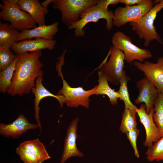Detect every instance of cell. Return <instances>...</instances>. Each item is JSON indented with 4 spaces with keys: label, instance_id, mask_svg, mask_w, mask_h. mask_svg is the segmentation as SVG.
<instances>
[{
    "label": "cell",
    "instance_id": "6da1fadb",
    "mask_svg": "<svg viewBox=\"0 0 163 163\" xmlns=\"http://www.w3.org/2000/svg\"><path fill=\"white\" fill-rule=\"evenodd\" d=\"M42 55V50L17 55L15 69L7 91L9 94L21 96L30 93L37 78L43 75V64L39 59Z\"/></svg>",
    "mask_w": 163,
    "mask_h": 163
},
{
    "label": "cell",
    "instance_id": "7a4b0ae2",
    "mask_svg": "<svg viewBox=\"0 0 163 163\" xmlns=\"http://www.w3.org/2000/svg\"><path fill=\"white\" fill-rule=\"evenodd\" d=\"M67 50L65 49L59 61L56 63V68L58 75L62 81V88L57 93V95H61L64 97V104L68 107L76 108L81 106L86 108L89 107L91 100L90 97L94 94L97 86L88 90H85L82 87H71L64 79L62 72V66L64 65V57Z\"/></svg>",
    "mask_w": 163,
    "mask_h": 163
},
{
    "label": "cell",
    "instance_id": "3957f363",
    "mask_svg": "<svg viewBox=\"0 0 163 163\" xmlns=\"http://www.w3.org/2000/svg\"><path fill=\"white\" fill-rule=\"evenodd\" d=\"M19 1L2 0L3 4H0V18L9 22L12 27L21 32L36 27V24L30 15L19 8L18 5Z\"/></svg>",
    "mask_w": 163,
    "mask_h": 163
},
{
    "label": "cell",
    "instance_id": "277c9868",
    "mask_svg": "<svg viewBox=\"0 0 163 163\" xmlns=\"http://www.w3.org/2000/svg\"><path fill=\"white\" fill-rule=\"evenodd\" d=\"M163 8V0H159L145 15L138 21L129 23L132 30L141 39L144 40V45L148 46L151 42L156 40L162 43L156 30L154 23L157 13Z\"/></svg>",
    "mask_w": 163,
    "mask_h": 163
},
{
    "label": "cell",
    "instance_id": "5b68a950",
    "mask_svg": "<svg viewBox=\"0 0 163 163\" xmlns=\"http://www.w3.org/2000/svg\"><path fill=\"white\" fill-rule=\"evenodd\" d=\"M113 17L114 12L112 10L96 5L90 6L83 11L81 14L80 19L68 28L69 30L74 29L75 37H83L85 33L84 30L85 26L91 22H97L100 19H104L106 20V28L108 30H110L113 26Z\"/></svg>",
    "mask_w": 163,
    "mask_h": 163
},
{
    "label": "cell",
    "instance_id": "8992f818",
    "mask_svg": "<svg viewBox=\"0 0 163 163\" xmlns=\"http://www.w3.org/2000/svg\"><path fill=\"white\" fill-rule=\"evenodd\" d=\"M98 0H54L53 7L61 13V21L69 27L80 19L82 11L97 3Z\"/></svg>",
    "mask_w": 163,
    "mask_h": 163
},
{
    "label": "cell",
    "instance_id": "52a82bcc",
    "mask_svg": "<svg viewBox=\"0 0 163 163\" xmlns=\"http://www.w3.org/2000/svg\"><path fill=\"white\" fill-rule=\"evenodd\" d=\"M112 43L113 46L123 53L125 60L129 63L135 60L142 62L145 59L152 56L149 50L136 46L132 43L130 37L121 31H117L113 34Z\"/></svg>",
    "mask_w": 163,
    "mask_h": 163
},
{
    "label": "cell",
    "instance_id": "ba28073f",
    "mask_svg": "<svg viewBox=\"0 0 163 163\" xmlns=\"http://www.w3.org/2000/svg\"><path fill=\"white\" fill-rule=\"evenodd\" d=\"M110 56L107 62H102L99 67V71L107 78L111 84L118 86L124 72L125 56L123 53L113 46L110 49Z\"/></svg>",
    "mask_w": 163,
    "mask_h": 163
},
{
    "label": "cell",
    "instance_id": "9c48e42d",
    "mask_svg": "<svg viewBox=\"0 0 163 163\" xmlns=\"http://www.w3.org/2000/svg\"><path fill=\"white\" fill-rule=\"evenodd\" d=\"M16 152L24 163H42L51 158L44 144L38 138L21 143Z\"/></svg>",
    "mask_w": 163,
    "mask_h": 163
},
{
    "label": "cell",
    "instance_id": "30bf717a",
    "mask_svg": "<svg viewBox=\"0 0 163 163\" xmlns=\"http://www.w3.org/2000/svg\"><path fill=\"white\" fill-rule=\"evenodd\" d=\"M153 1L140 5L119 7L114 12L113 25L120 27L128 22H136L147 14L153 7Z\"/></svg>",
    "mask_w": 163,
    "mask_h": 163
},
{
    "label": "cell",
    "instance_id": "8fae6325",
    "mask_svg": "<svg viewBox=\"0 0 163 163\" xmlns=\"http://www.w3.org/2000/svg\"><path fill=\"white\" fill-rule=\"evenodd\" d=\"M146 108L145 105L142 104L136 110L140 121L144 126L146 131V138L144 142V146L149 147L162 136L153 120V115L155 111L154 107L151 109L148 114L146 112Z\"/></svg>",
    "mask_w": 163,
    "mask_h": 163
},
{
    "label": "cell",
    "instance_id": "7c38bea8",
    "mask_svg": "<svg viewBox=\"0 0 163 163\" xmlns=\"http://www.w3.org/2000/svg\"><path fill=\"white\" fill-rule=\"evenodd\" d=\"M133 63L137 69L144 73L160 93H163V60L160 57L156 63L146 61L143 63L135 61Z\"/></svg>",
    "mask_w": 163,
    "mask_h": 163
},
{
    "label": "cell",
    "instance_id": "4fadbf2b",
    "mask_svg": "<svg viewBox=\"0 0 163 163\" xmlns=\"http://www.w3.org/2000/svg\"><path fill=\"white\" fill-rule=\"evenodd\" d=\"M38 128L37 124L30 123L23 114H21L12 123L8 124L0 123V134L5 137H11L16 139L28 130Z\"/></svg>",
    "mask_w": 163,
    "mask_h": 163
},
{
    "label": "cell",
    "instance_id": "5bb4252c",
    "mask_svg": "<svg viewBox=\"0 0 163 163\" xmlns=\"http://www.w3.org/2000/svg\"><path fill=\"white\" fill-rule=\"evenodd\" d=\"M79 120L78 118L73 119L67 129L60 163H65L69 158L72 157H82L83 156V153L78 149L76 144Z\"/></svg>",
    "mask_w": 163,
    "mask_h": 163
},
{
    "label": "cell",
    "instance_id": "9a60e30c",
    "mask_svg": "<svg viewBox=\"0 0 163 163\" xmlns=\"http://www.w3.org/2000/svg\"><path fill=\"white\" fill-rule=\"evenodd\" d=\"M136 86L139 94L135 102L137 104L145 103L146 111L148 114L154 107V102L160 92L145 77L137 82Z\"/></svg>",
    "mask_w": 163,
    "mask_h": 163
},
{
    "label": "cell",
    "instance_id": "2e32d148",
    "mask_svg": "<svg viewBox=\"0 0 163 163\" xmlns=\"http://www.w3.org/2000/svg\"><path fill=\"white\" fill-rule=\"evenodd\" d=\"M56 43V40L53 39L48 40L37 38L34 40L25 39L17 42L11 48L18 55L45 49L52 50L55 48Z\"/></svg>",
    "mask_w": 163,
    "mask_h": 163
},
{
    "label": "cell",
    "instance_id": "e0dca14e",
    "mask_svg": "<svg viewBox=\"0 0 163 163\" xmlns=\"http://www.w3.org/2000/svg\"><path fill=\"white\" fill-rule=\"evenodd\" d=\"M43 76L38 77L35 82V85L32 89L31 91L34 94V109L35 112V118L39 126L40 130V134L41 132V124L40 120L39 113L40 108L39 104L41 100L46 97H48L55 98L58 101L61 108L64 104V97L61 95H55L47 90L43 85L42 82Z\"/></svg>",
    "mask_w": 163,
    "mask_h": 163
},
{
    "label": "cell",
    "instance_id": "ac0fdd59",
    "mask_svg": "<svg viewBox=\"0 0 163 163\" xmlns=\"http://www.w3.org/2000/svg\"><path fill=\"white\" fill-rule=\"evenodd\" d=\"M59 25V22L56 21L50 25H39L32 29L22 31L19 34L17 42L33 38L53 39L58 31Z\"/></svg>",
    "mask_w": 163,
    "mask_h": 163
},
{
    "label": "cell",
    "instance_id": "d6986e66",
    "mask_svg": "<svg viewBox=\"0 0 163 163\" xmlns=\"http://www.w3.org/2000/svg\"><path fill=\"white\" fill-rule=\"evenodd\" d=\"M18 5L19 8L28 13L39 26L46 25L45 15L48 12L38 0H19Z\"/></svg>",
    "mask_w": 163,
    "mask_h": 163
},
{
    "label": "cell",
    "instance_id": "ffe728a7",
    "mask_svg": "<svg viewBox=\"0 0 163 163\" xmlns=\"http://www.w3.org/2000/svg\"><path fill=\"white\" fill-rule=\"evenodd\" d=\"M20 32L8 23H0V47L11 48L17 42Z\"/></svg>",
    "mask_w": 163,
    "mask_h": 163
},
{
    "label": "cell",
    "instance_id": "44dd1931",
    "mask_svg": "<svg viewBox=\"0 0 163 163\" xmlns=\"http://www.w3.org/2000/svg\"><path fill=\"white\" fill-rule=\"evenodd\" d=\"M98 75V84L97 85L94 94L106 95L108 97L111 104L113 105L117 104L119 97V94L117 91H115L110 87L108 83V79L104 74L99 71Z\"/></svg>",
    "mask_w": 163,
    "mask_h": 163
},
{
    "label": "cell",
    "instance_id": "7402d4cb",
    "mask_svg": "<svg viewBox=\"0 0 163 163\" xmlns=\"http://www.w3.org/2000/svg\"><path fill=\"white\" fill-rule=\"evenodd\" d=\"M136 109L125 108L119 128L120 130L122 133H126L130 130L136 127L137 124L136 116L137 113Z\"/></svg>",
    "mask_w": 163,
    "mask_h": 163
},
{
    "label": "cell",
    "instance_id": "603a6c76",
    "mask_svg": "<svg viewBox=\"0 0 163 163\" xmlns=\"http://www.w3.org/2000/svg\"><path fill=\"white\" fill-rule=\"evenodd\" d=\"M130 79L125 71L120 80V87L117 92L119 95V99L123 101L124 103L125 108L136 109L137 108L130 100L128 89L127 83Z\"/></svg>",
    "mask_w": 163,
    "mask_h": 163
},
{
    "label": "cell",
    "instance_id": "cb8c5ba5",
    "mask_svg": "<svg viewBox=\"0 0 163 163\" xmlns=\"http://www.w3.org/2000/svg\"><path fill=\"white\" fill-rule=\"evenodd\" d=\"M17 60L16 57L13 62L5 69L0 72V91L5 94L7 92L11 84Z\"/></svg>",
    "mask_w": 163,
    "mask_h": 163
},
{
    "label": "cell",
    "instance_id": "d4e9b609",
    "mask_svg": "<svg viewBox=\"0 0 163 163\" xmlns=\"http://www.w3.org/2000/svg\"><path fill=\"white\" fill-rule=\"evenodd\" d=\"M153 120L163 136V93H160L154 104Z\"/></svg>",
    "mask_w": 163,
    "mask_h": 163
},
{
    "label": "cell",
    "instance_id": "484cf974",
    "mask_svg": "<svg viewBox=\"0 0 163 163\" xmlns=\"http://www.w3.org/2000/svg\"><path fill=\"white\" fill-rule=\"evenodd\" d=\"M146 154L149 161H163V136L149 147Z\"/></svg>",
    "mask_w": 163,
    "mask_h": 163
},
{
    "label": "cell",
    "instance_id": "4316f807",
    "mask_svg": "<svg viewBox=\"0 0 163 163\" xmlns=\"http://www.w3.org/2000/svg\"><path fill=\"white\" fill-rule=\"evenodd\" d=\"M16 57L10 48L0 47V71L5 69L14 61Z\"/></svg>",
    "mask_w": 163,
    "mask_h": 163
},
{
    "label": "cell",
    "instance_id": "83f0119b",
    "mask_svg": "<svg viewBox=\"0 0 163 163\" xmlns=\"http://www.w3.org/2000/svg\"><path fill=\"white\" fill-rule=\"evenodd\" d=\"M139 132V130L136 127L126 133L127 138L134 151V154L137 158H139V155L136 145V140Z\"/></svg>",
    "mask_w": 163,
    "mask_h": 163
},
{
    "label": "cell",
    "instance_id": "f1b7e54d",
    "mask_svg": "<svg viewBox=\"0 0 163 163\" xmlns=\"http://www.w3.org/2000/svg\"><path fill=\"white\" fill-rule=\"evenodd\" d=\"M149 0H120V3L126 6H132L146 3Z\"/></svg>",
    "mask_w": 163,
    "mask_h": 163
},
{
    "label": "cell",
    "instance_id": "f546056e",
    "mask_svg": "<svg viewBox=\"0 0 163 163\" xmlns=\"http://www.w3.org/2000/svg\"><path fill=\"white\" fill-rule=\"evenodd\" d=\"M120 3V0H98L97 5L106 8H108L110 5H115Z\"/></svg>",
    "mask_w": 163,
    "mask_h": 163
},
{
    "label": "cell",
    "instance_id": "4dcf8cb0",
    "mask_svg": "<svg viewBox=\"0 0 163 163\" xmlns=\"http://www.w3.org/2000/svg\"><path fill=\"white\" fill-rule=\"evenodd\" d=\"M54 1V0H46L40 4L46 11L48 12V6L50 3H53Z\"/></svg>",
    "mask_w": 163,
    "mask_h": 163
},
{
    "label": "cell",
    "instance_id": "1f68e13d",
    "mask_svg": "<svg viewBox=\"0 0 163 163\" xmlns=\"http://www.w3.org/2000/svg\"><path fill=\"white\" fill-rule=\"evenodd\" d=\"M160 58H161V59H162V60H163V56L161 57H160Z\"/></svg>",
    "mask_w": 163,
    "mask_h": 163
}]
</instances>
